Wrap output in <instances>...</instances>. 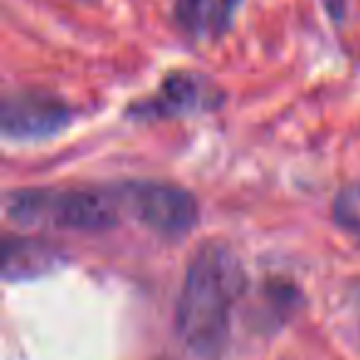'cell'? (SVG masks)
Masks as SVG:
<instances>
[{
    "instance_id": "cell-1",
    "label": "cell",
    "mask_w": 360,
    "mask_h": 360,
    "mask_svg": "<svg viewBox=\"0 0 360 360\" xmlns=\"http://www.w3.org/2000/svg\"><path fill=\"white\" fill-rule=\"evenodd\" d=\"M245 286V269L225 245H205L193 257L175 306V330L191 353L202 360L220 358Z\"/></svg>"
},
{
    "instance_id": "cell-2",
    "label": "cell",
    "mask_w": 360,
    "mask_h": 360,
    "mask_svg": "<svg viewBox=\"0 0 360 360\" xmlns=\"http://www.w3.org/2000/svg\"><path fill=\"white\" fill-rule=\"evenodd\" d=\"M119 193L22 191L8 200V215L22 227L104 232L119 222Z\"/></svg>"
},
{
    "instance_id": "cell-3",
    "label": "cell",
    "mask_w": 360,
    "mask_h": 360,
    "mask_svg": "<svg viewBox=\"0 0 360 360\" xmlns=\"http://www.w3.org/2000/svg\"><path fill=\"white\" fill-rule=\"evenodd\" d=\"M119 200L131 215L160 235L188 232L198 220V205L183 188L165 183H131L121 186Z\"/></svg>"
},
{
    "instance_id": "cell-4",
    "label": "cell",
    "mask_w": 360,
    "mask_h": 360,
    "mask_svg": "<svg viewBox=\"0 0 360 360\" xmlns=\"http://www.w3.org/2000/svg\"><path fill=\"white\" fill-rule=\"evenodd\" d=\"M222 91L212 84L207 77L193 75V72H178L170 75L158 89V94L150 96L146 104L136 106L141 116H155V119H170L183 114H202L220 106Z\"/></svg>"
},
{
    "instance_id": "cell-5",
    "label": "cell",
    "mask_w": 360,
    "mask_h": 360,
    "mask_svg": "<svg viewBox=\"0 0 360 360\" xmlns=\"http://www.w3.org/2000/svg\"><path fill=\"white\" fill-rule=\"evenodd\" d=\"M70 121V109L60 99L37 91H22L6 99L3 131L11 139H35L60 131Z\"/></svg>"
},
{
    "instance_id": "cell-6",
    "label": "cell",
    "mask_w": 360,
    "mask_h": 360,
    "mask_svg": "<svg viewBox=\"0 0 360 360\" xmlns=\"http://www.w3.org/2000/svg\"><path fill=\"white\" fill-rule=\"evenodd\" d=\"M240 0H175V22L188 35L220 37L232 25Z\"/></svg>"
},
{
    "instance_id": "cell-7",
    "label": "cell",
    "mask_w": 360,
    "mask_h": 360,
    "mask_svg": "<svg viewBox=\"0 0 360 360\" xmlns=\"http://www.w3.org/2000/svg\"><path fill=\"white\" fill-rule=\"evenodd\" d=\"M57 252L50 250L42 242L30 240H11L6 245L3 257V271L8 279H20V276H35L47 271L57 259Z\"/></svg>"
}]
</instances>
